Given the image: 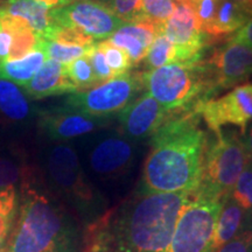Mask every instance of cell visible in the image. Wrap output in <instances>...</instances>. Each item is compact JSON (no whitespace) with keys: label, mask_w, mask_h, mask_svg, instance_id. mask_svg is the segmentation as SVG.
<instances>
[{"label":"cell","mask_w":252,"mask_h":252,"mask_svg":"<svg viewBox=\"0 0 252 252\" xmlns=\"http://www.w3.org/2000/svg\"><path fill=\"white\" fill-rule=\"evenodd\" d=\"M143 0H109V7L123 21H133L139 12Z\"/></svg>","instance_id":"obj_31"},{"label":"cell","mask_w":252,"mask_h":252,"mask_svg":"<svg viewBox=\"0 0 252 252\" xmlns=\"http://www.w3.org/2000/svg\"><path fill=\"white\" fill-rule=\"evenodd\" d=\"M178 62L179 59L176 46L163 34H159L154 39L152 45L150 46L149 52L145 58V64H146L147 70H153V69Z\"/></svg>","instance_id":"obj_22"},{"label":"cell","mask_w":252,"mask_h":252,"mask_svg":"<svg viewBox=\"0 0 252 252\" xmlns=\"http://www.w3.org/2000/svg\"><path fill=\"white\" fill-rule=\"evenodd\" d=\"M21 172L14 161L5 158H0V189L14 187L20 180Z\"/></svg>","instance_id":"obj_32"},{"label":"cell","mask_w":252,"mask_h":252,"mask_svg":"<svg viewBox=\"0 0 252 252\" xmlns=\"http://www.w3.org/2000/svg\"><path fill=\"white\" fill-rule=\"evenodd\" d=\"M160 34H163L176 46L178 63L201 61L208 35L201 30L196 14L188 0L176 1L174 13L160 28Z\"/></svg>","instance_id":"obj_11"},{"label":"cell","mask_w":252,"mask_h":252,"mask_svg":"<svg viewBox=\"0 0 252 252\" xmlns=\"http://www.w3.org/2000/svg\"><path fill=\"white\" fill-rule=\"evenodd\" d=\"M88 58H89V61H90L91 67H93L94 74V76H96L97 81H98L99 84H102V83H104V82L115 78L111 69H110L108 63H106L104 53L100 50L99 47L97 46V42H94V45L90 48L89 53H88Z\"/></svg>","instance_id":"obj_29"},{"label":"cell","mask_w":252,"mask_h":252,"mask_svg":"<svg viewBox=\"0 0 252 252\" xmlns=\"http://www.w3.org/2000/svg\"><path fill=\"white\" fill-rule=\"evenodd\" d=\"M213 143H207L203 173L196 193L209 197L225 198L244 169L252 162L242 135L216 133Z\"/></svg>","instance_id":"obj_6"},{"label":"cell","mask_w":252,"mask_h":252,"mask_svg":"<svg viewBox=\"0 0 252 252\" xmlns=\"http://www.w3.org/2000/svg\"><path fill=\"white\" fill-rule=\"evenodd\" d=\"M231 39L252 47V19L243 28H241L237 33H235L231 36Z\"/></svg>","instance_id":"obj_36"},{"label":"cell","mask_w":252,"mask_h":252,"mask_svg":"<svg viewBox=\"0 0 252 252\" xmlns=\"http://www.w3.org/2000/svg\"><path fill=\"white\" fill-rule=\"evenodd\" d=\"M178 0H143L135 20H147L160 28L172 17ZM134 21V20H133Z\"/></svg>","instance_id":"obj_23"},{"label":"cell","mask_w":252,"mask_h":252,"mask_svg":"<svg viewBox=\"0 0 252 252\" xmlns=\"http://www.w3.org/2000/svg\"><path fill=\"white\" fill-rule=\"evenodd\" d=\"M190 193L137 190L88 225L84 252H168Z\"/></svg>","instance_id":"obj_1"},{"label":"cell","mask_w":252,"mask_h":252,"mask_svg":"<svg viewBox=\"0 0 252 252\" xmlns=\"http://www.w3.org/2000/svg\"><path fill=\"white\" fill-rule=\"evenodd\" d=\"M216 252H252V228L243 230Z\"/></svg>","instance_id":"obj_33"},{"label":"cell","mask_w":252,"mask_h":252,"mask_svg":"<svg viewBox=\"0 0 252 252\" xmlns=\"http://www.w3.org/2000/svg\"><path fill=\"white\" fill-rule=\"evenodd\" d=\"M242 139H243L244 146L247 149L249 156H250L252 160V121L249 123V125L245 128L244 133H242Z\"/></svg>","instance_id":"obj_38"},{"label":"cell","mask_w":252,"mask_h":252,"mask_svg":"<svg viewBox=\"0 0 252 252\" xmlns=\"http://www.w3.org/2000/svg\"><path fill=\"white\" fill-rule=\"evenodd\" d=\"M46 59L45 52L40 47L23 59L0 63V78L25 88L40 70Z\"/></svg>","instance_id":"obj_20"},{"label":"cell","mask_w":252,"mask_h":252,"mask_svg":"<svg viewBox=\"0 0 252 252\" xmlns=\"http://www.w3.org/2000/svg\"><path fill=\"white\" fill-rule=\"evenodd\" d=\"M47 173L52 185L91 224L108 210L104 197L87 178L77 153L68 145H58L47 156Z\"/></svg>","instance_id":"obj_5"},{"label":"cell","mask_w":252,"mask_h":252,"mask_svg":"<svg viewBox=\"0 0 252 252\" xmlns=\"http://www.w3.org/2000/svg\"><path fill=\"white\" fill-rule=\"evenodd\" d=\"M80 247L77 226L61 204L26 187L19 220L2 252H80Z\"/></svg>","instance_id":"obj_3"},{"label":"cell","mask_w":252,"mask_h":252,"mask_svg":"<svg viewBox=\"0 0 252 252\" xmlns=\"http://www.w3.org/2000/svg\"><path fill=\"white\" fill-rule=\"evenodd\" d=\"M143 86L168 112L200 108L210 93L202 61L172 63L141 72Z\"/></svg>","instance_id":"obj_4"},{"label":"cell","mask_w":252,"mask_h":252,"mask_svg":"<svg viewBox=\"0 0 252 252\" xmlns=\"http://www.w3.org/2000/svg\"><path fill=\"white\" fill-rule=\"evenodd\" d=\"M11 217L0 216V252L4 250L9 234V226H11Z\"/></svg>","instance_id":"obj_37"},{"label":"cell","mask_w":252,"mask_h":252,"mask_svg":"<svg viewBox=\"0 0 252 252\" xmlns=\"http://www.w3.org/2000/svg\"><path fill=\"white\" fill-rule=\"evenodd\" d=\"M203 32L212 24L220 0H188Z\"/></svg>","instance_id":"obj_30"},{"label":"cell","mask_w":252,"mask_h":252,"mask_svg":"<svg viewBox=\"0 0 252 252\" xmlns=\"http://www.w3.org/2000/svg\"><path fill=\"white\" fill-rule=\"evenodd\" d=\"M200 108L171 112L151 138L140 189L149 193H193L203 173L207 137L198 124Z\"/></svg>","instance_id":"obj_2"},{"label":"cell","mask_w":252,"mask_h":252,"mask_svg":"<svg viewBox=\"0 0 252 252\" xmlns=\"http://www.w3.org/2000/svg\"><path fill=\"white\" fill-rule=\"evenodd\" d=\"M203 64L210 93L234 88L252 75V47L230 37Z\"/></svg>","instance_id":"obj_10"},{"label":"cell","mask_w":252,"mask_h":252,"mask_svg":"<svg viewBox=\"0 0 252 252\" xmlns=\"http://www.w3.org/2000/svg\"><path fill=\"white\" fill-rule=\"evenodd\" d=\"M143 86L141 72L122 75L86 91H77L65 99V108L98 117L122 111Z\"/></svg>","instance_id":"obj_8"},{"label":"cell","mask_w":252,"mask_h":252,"mask_svg":"<svg viewBox=\"0 0 252 252\" xmlns=\"http://www.w3.org/2000/svg\"><path fill=\"white\" fill-rule=\"evenodd\" d=\"M56 26L80 31L94 40L110 37L124 24L108 5L98 0H76L53 9Z\"/></svg>","instance_id":"obj_9"},{"label":"cell","mask_w":252,"mask_h":252,"mask_svg":"<svg viewBox=\"0 0 252 252\" xmlns=\"http://www.w3.org/2000/svg\"><path fill=\"white\" fill-rule=\"evenodd\" d=\"M64 68L65 74L76 89V93L77 91L89 90L91 88L99 86L98 81L94 74L88 55L75 60L68 64H64Z\"/></svg>","instance_id":"obj_24"},{"label":"cell","mask_w":252,"mask_h":252,"mask_svg":"<svg viewBox=\"0 0 252 252\" xmlns=\"http://www.w3.org/2000/svg\"><path fill=\"white\" fill-rule=\"evenodd\" d=\"M110 42L118 48L124 50L126 54L130 58L132 64H138L146 58L149 48L141 43L137 37L126 34L121 30H118L110 36Z\"/></svg>","instance_id":"obj_28"},{"label":"cell","mask_w":252,"mask_h":252,"mask_svg":"<svg viewBox=\"0 0 252 252\" xmlns=\"http://www.w3.org/2000/svg\"><path fill=\"white\" fill-rule=\"evenodd\" d=\"M17 208V191L14 187L0 189V216L13 219Z\"/></svg>","instance_id":"obj_34"},{"label":"cell","mask_w":252,"mask_h":252,"mask_svg":"<svg viewBox=\"0 0 252 252\" xmlns=\"http://www.w3.org/2000/svg\"><path fill=\"white\" fill-rule=\"evenodd\" d=\"M200 115L210 130L219 133L225 125H236L244 133L252 121V83L234 88L219 99H208L201 104Z\"/></svg>","instance_id":"obj_12"},{"label":"cell","mask_w":252,"mask_h":252,"mask_svg":"<svg viewBox=\"0 0 252 252\" xmlns=\"http://www.w3.org/2000/svg\"><path fill=\"white\" fill-rule=\"evenodd\" d=\"M169 115L171 112L166 111L157 99L150 94H145L119 111L121 133L131 141L151 139Z\"/></svg>","instance_id":"obj_14"},{"label":"cell","mask_w":252,"mask_h":252,"mask_svg":"<svg viewBox=\"0 0 252 252\" xmlns=\"http://www.w3.org/2000/svg\"><path fill=\"white\" fill-rule=\"evenodd\" d=\"M248 228V217L243 209L231 197L228 196L223 202L222 210L217 220L215 238H214V252H216Z\"/></svg>","instance_id":"obj_19"},{"label":"cell","mask_w":252,"mask_h":252,"mask_svg":"<svg viewBox=\"0 0 252 252\" xmlns=\"http://www.w3.org/2000/svg\"><path fill=\"white\" fill-rule=\"evenodd\" d=\"M69 0H7L1 6L9 15L24 19L42 39H49L58 30L52 18L53 9L68 4Z\"/></svg>","instance_id":"obj_16"},{"label":"cell","mask_w":252,"mask_h":252,"mask_svg":"<svg viewBox=\"0 0 252 252\" xmlns=\"http://www.w3.org/2000/svg\"><path fill=\"white\" fill-rule=\"evenodd\" d=\"M108 122V117L62 108L43 111L39 118V126L50 140H68L91 133L105 126Z\"/></svg>","instance_id":"obj_15"},{"label":"cell","mask_w":252,"mask_h":252,"mask_svg":"<svg viewBox=\"0 0 252 252\" xmlns=\"http://www.w3.org/2000/svg\"><path fill=\"white\" fill-rule=\"evenodd\" d=\"M93 46L84 47L64 45V43L56 42V41L45 40L42 39V37H41L40 41V47L42 48L43 52H45L47 58L62 63V64H68V63L75 61V60L87 56Z\"/></svg>","instance_id":"obj_25"},{"label":"cell","mask_w":252,"mask_h":252,"mask_svg":"<svg viewBox=\"0 0 252 252\" xmlns=\"http://www.w3.org/2000/svg\"><path fill=\"white\" fill-rule=\"evenodd\" d=\"M97 46L104 53L106 63L111 69L113 76L118 77L127 74L132 67V62L124 50L112 45L110 40H103L100 42H97Z\"/></svg>","instance_id":"obj_27"},{"label":"cell","mask_w":252,"mask_h":252,"mask_svg":"<svg viewBox=\"0 0 252 252\" xmlns=\"http://www.w3.org/2000/svg\"><path fill=\"white\" fill-rule=\"evenodd\" d=\"M12 45V35L0 27V63L7 61Z\"/></svg>","instance_id":"obj_35"},{"label":"cell","mask_w":252,"mask_h":252,"mask_svg":"<svg viewBox=\"0 0 252 252\" xmlns=\"http://www.w3.org/2000/svg\"><path fill=\"white\" fill-rule=\"evenodd\" d=\"M0 113L11 122H24L31 117L28 96L17 84L0 78Z\"/></svg>","instance_id":"obj_21"},{"label":"cell","mask_w":252,"mask_h":252,"mask_svg":"<svg viewBox=\"0 0 252 252\" xmlns=\"http://www.w3.org/2000/svg\"><path fill=\"white\" fill-rule=\"evenodd\" d=\"M252 19V6L232 1L220 0L215 17L204 33L215 39L234 35Z\"/></svg>","instance_id":"obj_18"},{"label":"cell","mask_w":252,"mask_h":252,"mask_svg":"<svg viewBox=\"0 0 252 252\" xmlns=\"http://www.w3.org/2000/svg\"><path fill=\"white\" fill-rule=\"evenodd\" d=\"M135 161V150L131 140L112 135L94 145L89 154V165L102 180L118 181L130 174Z\"/></svg>","instance_id":"obj_13"},{"label":"cell","mask_w":252,"mask_h":252,"mask_svg":"<svg viewBox=\"0 0 252 252\" xmlns=\"http://www.w3.org/2000/svg\"><path fill=\"white\" fill-rule=\"evenodd\" d=\"M225 198L190 193L176 220L168 252H214L217 220Z\"/></svg>","instance_id":"obj_7"},{"label":"cell","mask_w":252,"mask_h":252,"mask_svg":"<svg viewBox=\"0 0 252 252\" xmlns=\"http://www.w3.org/2000/svg\"><path fill=\"white\" fill-rule=\"evenodd\" d=\"M232 1L241 2V4H245V5H250V6H252V0H232Z\"/></svg>","instance_id":"obj_39"},{"label":"cell","mask_w":252,"mask_h":252,"mask_svg":"<svg viewBox=\"0 0 252 252\" xmlns=\"http://www.w3.org/2000/svg\"><path fill=\"white\" fill-rule=\"evenodd\" d=\"M230 197L243 209L248 217L249 228H252V162L238 178Z\"/></svg>","instance_id":"obj_26"},{"label":"cell","mask_w":252,"mask_h":252,"mask_svg":"<svg viewBox=\"0 0 252 252\" xmlns=\"http://www.w3.org/2000/svg\"><path fill=\"white\" fill-rule=\"evenodd\" d=\"M24 91L31 98L41 99L49 96L74 94L76 89L65 74L64 64L48 59L24 88Z\"/></svg>","instance_id":"obj_17"}]
</instances>
